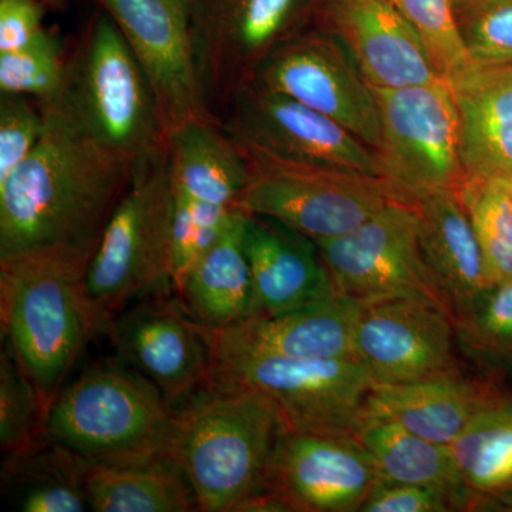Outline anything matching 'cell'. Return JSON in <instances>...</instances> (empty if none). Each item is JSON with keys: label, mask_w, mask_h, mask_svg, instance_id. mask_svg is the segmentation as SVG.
<instances>
[{"label": "cell", "mask_w": 512, "mask_h": 512, "mask_svg": "<svg viewBox=\"0 0 512 512\" xmlns=\"http://www.w3.org/2000/svg\"><path fill=\"white\" fill-rule=\"evenodd\" d=\"M454 2H458V0H454Z\"/></svg>", "instance_id": "40"}, {"label": "cell", "mask_w": 512, "mask_h": 512, "mask_svg": "<svg viewBox=\"0 0 512 512\" xmlns=\"http://www.w3.org/2000/svg\"><path fill=\"white\" fill-rule=\"evenodd\" d=\"M377 483L373 458L359 439L285 429L262 490L288 512H353Z\"/></svg>", "instance_id": "16"}, {"label": "cell", "mask_w": 512, "mask_h": 512, "mask_svg": "<svg viewBox=\"0 0 512 512\" xmlns=\"http://www.w3.org/2000/svg\"><path fill=\"white\" fill-rule=\"evenodd\" d=\"M316 245L336 295L359 305L417 299L454 318L424 258L414 202L392 201L348 234Z\"/></svg>", "instance_id": "10"}, {"label": "cell", "mask_w": 512, "mask_h": 512, "mask_svg": "<svg viewBox=\"0 0 512 512\" xmlns=\"http://www.w3.org/2000/svg\"><path fill=\"white\" fill-rule=\"evenodd\" d=\"M359 303L336 295L329 301L272 316H249L222 330L208 329L211 349L291 359H357Z\"/></svg>", "instance_id": "21"}, {"label": "cell", "mask_w": 512, "mask_h": 512, "mask_svg": "<svg viewBox=\"0 0 512 512\" xmlns=\"http://www.w3.org/2000/svg\"><path fill=\"white\" fill-rule=\"evenodd\" d=\"M168 168L175 200L194 217L202 249L220 237L247 184V164L220 121H195L168 137Z\"/></svg>", "instance_id": "18"}, {"label": "cell", "mask_w": 512, "mask_h": 512, "mask_svg": "<svg viewBox=\"0 0 512 512\" xmlns=\"http://www.w3.org/2000/svg\"><path fill=\"white\" fill-rule=\"evenodd\" d=\"M458 29L477 66L512 64V0H458Z\"/></svg>", "instance_id": "35"}, {"label": "cell", "mask_w": 512, "mask_h": 512, "mask_svg": "<svg viewBox=\"0 0 512 512\" xmlns=\"http://www.w3.org/2000/svg\"><path fill=\"white\" fill-rule=\"evenodd\" d=\"M39 106L136 164L167 146L153 87L99 5L67 53L62 90Z\"/></svg>", "instance_id": "4"}, {"label": "cell", "mask_w": 512, "mask_h": 512, "mask_svg": "<svg viewBox=\"0 0 512 512\" xmlns=\"http://www.w3.org/2000/svg\"><path fill=\"white\" fill-rule=\"evenodd\" d=\"M450 86L466 178H512V64L476 66Z\"/></svg>", "instance_id": "24"}, {"label": "cell", "mask_w": 512, "mask_h": 512, "mask_svg": "<svg viewBox=\"0 0 512 512\" xmlns=\"http://www.w3.org/2000/svg\"><path fill=\"white\" fill-rule=\"evenodd\" d=\"M220 123L238 143L271 156L382 178L376 151L348 128L254 83L235 94Z\"/></svg>", "instance_id": "13"}, {"label": "cell", "mask_w": 512, "mask_h": 512, "mask_svg": "<svg viewBox=\"0 0 512 512\" xmlns=\"http://www.w3.org/2000/svg\"><path fill=\"white\" fill-rule=\"evenodd\" d=\"M46 131L36 100L0 94V181L33 153Z\"/></svg>", "instance_id": "36"}, {"label": "cell", "mask_w": 512, "mask_h": 512, "mask_svg": "<svg viewBox=\"0 0 512 512\" xmlns=\"http://www.w3.org/2000/svg\"><path fill=\"white\" fill-rule=\"evenodd\" d=\"M46 412L32 382L8 348L0 355V446L22 456L45 440Z\"/></svg>", "instance_id": "31"}, {"label": "cell", "mask_w": 512, "mask_h": 512, "mask_svg": "<svg viewBox=\"0 0 512 512\" xmlns=\"http://www.w3.org/2000/svg\"><path fill=\"white\" fill-rule=\"evenodd\" d=\"M126 39L156 96L165 137L195 121H220L205 96L194 0H97Z\"/></svg>", "instance_id": "11"}, {"label": "cell", "mask_w": 512, "mask_h": 512, "mask_svg": "<svg viewBox=\"0 0 512 512\" xmlns=\"http://www.w3.org/2000/svg\"><path fill=\"white\" fill-rule=\"evenodd\" d=\"M357 439L372 456L379 483L439 488L463 505L471 503L450 446L375 417H366Z\"/></svg>", "instance_id": "27"}, {"label": "cell", "mask_w": 512, "mask_h": 512, "mask_svg": "<svg viewBox=\"0 0 512 512\" xmlns=\"http://www.w3.org/2000/svg\"><path fill=\"white\" fill-rule=\"evenodd\" d=\"M251 83L305 104L379 150L375 93L335 36H293L266 57Z\"/></svg>", "instance_id": "14"}, {"label": "cell", "mask_w": 512, "mask_h": 512, "mask_svg": "<svg viewBox=\"0 0 512 512\" xmlns=\"http://www.w3.org/2000/svg\"><path fill=\"white\" fill-rule=\"evenodd\" d=\"M414 207L424 258L457 322L494 286L476 232L457 190L427 192Z\"/></svg>", "instance_id": "22"}, {"label": "cell", "mask_w": 512, "mask_h": 512, "mask_svg": "<svg viewBox=\"0 0 512 512\" xmlns=\"http://www.w3.org/2000/svg\"><path fill=\"white\" fill-rule=\"evenodd\" d=\"M491 394L460 372L409 383H375L366 417L393 421L423 439L451 446Z\"/></svg>", "instance_id": "23"}, {"label": "cell", "mask_w": 512, "mask_h": 512, "mask_svg": "<svg viewBox=\"0 0 512 512\" xmlns=\"http://www.w3.org/2000/svg\"><path fill=\"white\" fill-rule=\"evenodd\" d=\"M84 490L96 512L200 511L183 471L165 456L89 466Z\"/></svg>", "instance_id": "26"}, {"label": "cell", "mask_w": 512, "mask_h": 512, "mask_svg": "<svg viewBox=\"0 0 512 512\" xmlns=\"http://www.w3.org/2000/svg\"><path fill=\"white\" fill-rule=\"evenodd\" d=\"M109 335L123 365L150 380L173 409L208 382V329L178 296H154L128 306L111 322Z\"/></svg>", "instance_id": "15"}, {"label": "cell", "mask_w": 512, "mask_h": 512, "mask_svg": "<svg viewBox=\"0 0 512 512\" xmlns=\"http://www.w3.org/2000/svg\"><path fill=\"white\" fill-rule=\"evenodd\" d=\"M493 285L512 281V178L468 177L457 190Z\"/></svg>", "instance_id": "30"}, {"label": "cell", "mask_w": 512, "mask_h": 512, "mask_svg": "<svg viewBox=\"0 0 512 512\" xmlns=\"http://www.w3.org/2000/svg\"><path fill=\"white\" fill-rule=\"evenodd\" d=\"M89 466L46 439L22 454L6 457L3 476L20 484L19 510L82 512L89 507L84 477Z\"/></svg>", "instance_id": "29"}, {"label": "cell", "mask_w": 512, "mask_h": 512, "mask_svg": "<svg viewBox=\"0 0 512 512\" xmlns=\"http://www.w3.org/2000/svg\"><path fill=\"white\" fill-rule=\"evenodd\" d=\"M66 66L62 43L47 30L32 45L0 53V93L49 103L62 90Z\"/></svg>", "instance_id": "34"}, {"label": "cell", "mask_w": 512, "mask_h": 512, "mask_svg": "<svg viewBox=\"0 0 512 512\" xmlns=\"http://www.w3.org/2000/svg\"><path fill=\"white\" fill-rule=\"evenodd\" d=\"M456 320L433 303L389 299L360 305L356 356L375 383H409L458 372Z\"/></svg>", "instance_id": "17"}, {"label": "cell", "mask_w": 512, "mask_h": 512, "mask_svg": "<svg viewBox=\"0 0 512 512\" xmlns=\"http://www.w3.org/2000/svg\"><path fill=\"white\" fill-rule=\"evenodd\" d=\"M457 342L483 365L512 370V281L494 285L456 322Z\"/></svg>", "instance_id": "32"}, {"label": "cell", "mask_w": 512, "mask_h": 512, "mask_svg": "<svg viewBox=\"0 0 512 512\" xmlns=\"http://www.w3.org/2000/svg\"><path fill=\"white\" fill-rule=\"evenodd\" d=\"M205 384L264 394L285 429L357 439L375 380L359 359H291L212 350Z\"/></svg>", "instance_id": "7"}, {"label": "cell", "mask_w": 512, "mask_h": 512, "mask_svg": "<svg viewBox=\"0 0 512 512\" xmlns=\"http://www.w3.org/2000/svg\"><path fill=\"white\" fill-rule=\"evenodd\" d=\"M308 0H194V36L208 106L220 120L266 57L293 36Z\"/></svg>", "instance_id": "12"}, {"label": "cell", "mask_w": 512, "mask_h": 512, "mask_svg": "<svg viewBox=\"0 0 512 512\" xmlns=\"http://www.w3.org/2000/svg\"><path fill=\"white\" fill-rule=\"evenodd\" d=\"M245 251L252 276L249 316L281 315L335 298L316 242L281 222L248 214Z\"/></svg>", "instance_id": "20"}, {"label": "cell", "mask_w": 512, "mask_h": 512, "mask_svg": "<svg viewBox=\"0 0 512 512\" xmlns=\"http://www.w3.org/2000/svg\"><path fill=\"white\" fill-rule=\"evenodd\" d=\"M247 218L242 210L232 215L220 237L198 256L175 292L204 328H231L251 313L252 276L245 251Z\"/></svg>", "instance_id": "25"}, {"label": "cell", "mask_w": 512, "mask_h": 512, "mask_svg": "<svg viewBox=\"0 0 512 512\" xmlns=\"http://www.w3.org/2000/svg\"><path fill=\"white\" fill-rule=\"evenodd\" d=\"M463 507L447 491L421 485L377 483L362 512H443Z\"/></svg>", "instance_id": "37"}, {"label": "cell", "mask_w": 512, "mask_h": 512, "mask_svg": "<svg viewBox=\"0 0 512 512\" xmlns=\"http://www.w3.org/2000/svg\"><path fill=\"white\" fill-rule=\"evenodd\" d=\"M450 448L471 503L512 501V396L491 394Z\"/></svg>", "instance_id": "28"}, {"label": "cell", "mask_w": 512, "mask_h": 512, "mask_svg": "<svg viewBox=\"0 0 512 512\" xmlns=\"http://www.w3.org/2000/svg\"><path fill=\"white\" fill-rule=\"evenodd\" d=\"M46 131L0 181V258L70 249L94 254L136 163L43 111Z\"/></svg>", "instance_id": "1"}, {"label": "cell", "mask_w": 512, "mask_h": 512, "mask_svg": "<svg viewBox=\"0 0 512 512\" xmlns=\"http://www.w3.org/2000/svg\"><path fill=\"white\" fill-rule=\"evenodd\" d=\"M174 197L167 146L136 165L87 268V288L113 322L131 303L171 295Z\"/></svg>", "instance_id": "6"}, {"label": "cell", "mask_w": 512, "mask_h": 512, "mask_svg": "<svg viewBox=\"0 0 512 512\" xmlns=\"http://www.w3.org/2000/svg\"><path fill=\"white\" fill-rule=\"evenodd\" d=\"M92 256L39 249L0 258L3 339L46 416L87 343L97 333H109V322L87 288Z\"/></svg>", "instance_id": "2"}, {"label": "cell", "mask_w": 512, "mask_h": 512, "mask_svg": "<svg viewBox=\"0 0 512 512\" xmlns=\"http://www.w3.org/2000/svg\"><path fill=\"white\" fill-rule=\"evenodd\" d=\"M412 23L429 50L434 66L446 82L466 77L476 63L468 55L458 29L454 0H392Z\"/></svg>", "instance_id": "33"}, {"label": "cell", "mask_w": 512, "mask_h": 512, "mask_svg": "<svg viewBox=\"0 0 512 512\" xmlns=\"http://www.w3.org/2000/svg\"><path fill=\"white\" fill-rule=\"evenodd\" d=\"M49 2H59V0H49Z\"/></svg>", "instance_id": "39"}, {"label": "cell", "mask_w": 512, "mask_h": 512, "mask_svg": "<svg viewBox=\"0 0 512 512\" xmlns=\"http://www.w3.org/2000/svg\"><path fill=\"white\" fill-rule=\"evenodd\" d=\"M333 36L372 87L443 79L423 40L392 0H326Z\"/></svg>", "instance_id": "19"}, {"label": "cell", "mask_w": 512, "mask_h": 512, "mask_svg": "<svg viewBox=\"0 0 512 512\" xmlns=\"http://www.w3.org/2000/svg\"><path fill=\"white\" fill-rule=\"evenodd\" d=\"M235 143L248 174L239 210L281 222L312 241L342 237L402 200L382 178L295 163Z\"/></svg>", "instance_id": "8"}, {"label": "cell", "mask_w": 512, "mask_h": 512, "mask_svg": "<svg viewBox=\"0 0 512 512\" xmlns=\"http://www.w3.org/2000/svg\"><path fill=\"white\" fill-rule=\"evenodd\" d=\"M174 409L150 380L126 365L94 367L64 384L43 434L87 466L164 457Z\"/></svg>", "instance_id": "5"}, {"label": "cell", "mask_w": 512, "mask_h": 512, "mask_svg": "<svg viewBox=\"0 0 512 512\" xmlns=\"http://www.w3.org/2000/svg\"><path fill=\"white\" fill-rule=\"evenodd\" d=\"M46 32L43 0H0V53L32 45Z\"/></svg>", "instance_id": "38"}, {"label": "cell", "mask_w": 512, "mask_h": 512, "mask_svg": "<svg viewBox=\"0 0 512 512\" xmlns=\"http://www.w3.org/2000/svg\"><path fill=\"white\" fill-rule=\"evenodd\" d=\"M284 430L264 394L205 384L175 407L165 457L183 471L198 510L234 512L264 488Z\"/></svg>", "instance_id": "3"}, {"label": "cell", "mask_w": 512, "mask_h": 512, "mask_svg": "<svg viewBox=\"0 0 512 512\" xmlns=\"http://www.w3.org/2000/svg\"><path fill=\"white\" fill-rule=\"evenodd\" d=\"M380 124L382 178L404 201L430 191L458 190L466 180L460 114L444 79L413 86L372 87Z\"/></svg>", "instance_id": "9"}]
</instances>
